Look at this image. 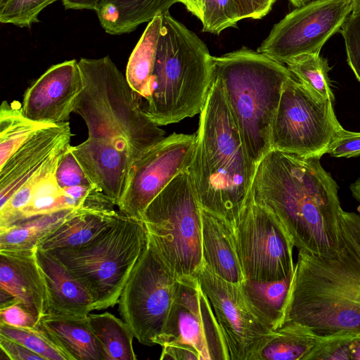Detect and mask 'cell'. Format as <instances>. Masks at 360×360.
<instances>
[{"instance_id":"obj_34","label":"cell","mask_w":360,"mask_h":360,"mask_svg":"<svg viewBox=\"0 0 360 360\" xmlns=\"http://www.w3.org/2000/svg\"><path fill=\"white\" fill-rule=\"evenodd\" d=\"M57 1L6 0L0 6V22L30 28L39 21L38 16L43 10Z\"/></svg>"},{"instance_id":"obj_45","label":"cell","mask_w":360,"mask_h":360,"mask_svg":"<svg viewBox=\"0 0 360 360\" xmlns=\"http://www.w3.org/2000/svg\"><path fill=\"white\" fill-rule=\"evenodd\" d=\"M6 0H0V6H1Z\"/></svg>"},{"instance_id":"obj_17","label":"cell","mask_w":360,"mask_h":360,"mask_svg":"<svg viewBox=\"0 0 360 360\" xmlns=\"http://www.w3.org/2000/svg\"><path fill=\"white\" fill-rule=\"evenodd\" d=\"M72 136L69 122L44 128L21 146L0 167V207L61 148L70 144Z\"/></svg>"},{"instance_id":"obj_4","label":"cell","mask_w":360,"mask_h":360,"mask_svg":"<svg viewBox=\"0 0 360 360\" xmlns=\"http://www.w3.org/2000/svg\"><path fill=\"white\" fill-rule=\"evenodd\" d=\"M196 134L188 170L199 203L233 225L251 192L257 165L248 153L222 84L214 76Z\"/></svg>"},{"instance_id":"obj_1","label":"cell","mask_w":360,"mask_h":360,"mask_svg":"<svg viewBox=\"0 0 360 360\" xmlns=\"http://www.w3.org/2000/svg\"><path fill=\"white\" fill-rule=\"evenodd\" d=\"M83 89L73 112L88 138L70 150L90 182L118 206L136 161L165 138L141 110L125 75L108 56L78 61Z\"/></svg>"},{"instance_id":"obj_26","label":"cell","mask_w":360,"mask_h":360,"mask_svg":"<svg viewBox=\"0 0 360 360\" xmlns=\"http://www.w3.org/2000/svg\"><path fill=\"white\" fill-rule=\"evenodd\" d=\"M77 210H65L39 215L0 228V250H28L37 247L41 239Z\"/></svg>"},{"instance_id":"obj_36","label":"cell","mask_w":360,"mask_h":360,"mask_svg":"<svg viewBox=\"0 0 360 360\" xmlns=\"http://www.w3.org/2000/svg\"><path fill=\"white\" fill-rule=\"evenodd\" d=\"M56 178L61 188L92 184L70 150L69 144L58 164Z\"/></svg>"},{"instance_id":"obj_16","label":"cell","mask_w":360,"mask_h":360,"mask_svg":"<svg viewBox=\"0 0 360 360\" xmlns=\"http://www.w3.org/2000/svg\"><path fill=\"white\" fill-rule=\"evenodd\" d=\"M82 89L77 60L53 65L27 89L21 103L22 111L27 117L37 122H68Z\"/></svg>"},{"instance_id":"obj_47","label":"cell","mask_w":360,"mask_h":360,"mask_svg":"<svg viewBox=\"0 0 360 360\" xmlns=\"http://www.w3.org/2000/svg\"><path fill=\"white\" fill-rule=\"evenodd\" d=\"M292 1H290V3L292 2Z\"/></svg>"},{"instance_id":"obj_3","label":"cell","mask_w":360,"mask_h":360,"mask_svg":"<svg viewBox=\"0 0 360 360\" xmlns=\"http://www.w3.org/2000/svg\"><path fill=\"white\" fill-rule=\"evenodd\" d=\"M340 229L337 256L299 250L278 327L296 322L319 335L360 330V211L342 210Z\"/></svg>"},{"instance_id":"obj_24","label":"cell","mask_w":360,"mask_h":360,"mask_svg":"<svg viewBox=\"0 0 360 360\" xmlns=\"http://www.w3.org/2000/svg\"><path fill=\"white\" fill-rule=\"evenodd\" d=\"M319 338L304 325L285 323L271 331L252 360H307Z\"/></svg>"},{"instance_id":"obj_44","label":"cell","mask_w":360,"mask_h":360,"mask_svg":"<svg viewBox=\"0 0 360 360\" xmlns=\"http://www.w3.org/2000/svg\"><path fill=\"white\" fill-rule=\"evenodd\" d=\"M352 3V12L360 10V0H351Z\"/></svg>"},{"instance_id":"obj_30","label":"cell","mask_w":360,"mask_h":360,"mask_svg":"<svg viewBox=\"0 0 360 360\" xmlns=\"http://www.w3.org/2000/svg\"><path fill=\"white\" fill-rule=\"evenodd\" d=\"M286 67L295 77L316 96L334 101L330 87L328 66L326 58L320 53H305L289 60Z\"/></svg>"},{"instance_id":"obj_40","label":"cell","mask_w":360,"mask_h":360,"mask_svg":"<svg viewBox=\"0 0 360 360\" xmlns=\"http://www.w3.org/2000/svg\"><path fill=\"white\" fill-rule=\"evenodd\" d=\"M1 351L11 360H44L20 342L0 334Z\"/></svg>"},{"instance_id":"obj_32","label":"cell","mask_w":360,"mask_h":360,"mask_svg":"<svg viewBox=\"0 0 360 360\" xmlns=\"http://www.w3.org/2000/svg\"><path fill=\"white\" fill-rule=\"evenodd\" d=\"M360 360V330L320 335L307 360Z\"/></svg>"},{"instance_id":"obj_11","label":"cell","mask_w":360,"mask_h":360,"mask_svg":"<svg viewBox=\"0 0 360 360\" xmlns=\"http://www.w3.org/2000/svg\"><path fill=\"white\" fill-rule=\"evenodd\" d=\"M232 226L245 280L276 281L292 275L295 246L269 207L250 193Z\"/></svg>"},{"instance_id":"obj_39","label":"cell","mask_w":360,"mask_h":360,"mask_svg":"<svg viewBox=\"0 0 360 360\" xmlns=\"http://www.w3.org/2000/svg\"><path fill=\"white\" fill-rule=\"evenodd\" d=\"M276 0H233L239 20L261 19L269 13Z\"/></svg>"},{"instance_id":"obj_5","label":"cell","mask_w":360,"mask_h":360,"mask_svg":"<svg viewBox=\"0 0 360 360\" xmlns=\"http://www.w3.org/2000/svg\"><path fill=\"white\" fill-rule=\"evenodd\" d=\"M212 56L195 33L169 11L162 26L152 75L139 104L159 126L201 112L212 84Z\"/></svg>"},{"instance_id":"obj_38","label":"cell","mask_w":360,"mask_h":360,"mask_svg":"<svg viewBox=\"0 0 360 360\" xmlns=\"http://www.w3.org/2000/svg\"><path fill=\"white\" fill-rule=\"evenodd\" d=\"M327 153L335 158L360 156V132L342 128L330 143Z\"/></svg>"},{"instance_id":"obj_28","label":"cell","mask_w":360,"mask_h":360,"mask_svg":"<svg viewBox=\"0 0 360 360\" xmlns=\"http://www.w3.org/2000/svg\"><path fill=\"white\" fill-rule=\"evenodd\" d=\"M90 326L101 342L105 360H136L133 348L134 338L128 325L112 314L88 315Z\"/></svg>"},{"instance_id":"obj_14","label":"cell","mask_w":360,"mask_h":360,"mask_svg":"<svg viewBox=\"0 0 360 360\" xmlns=\"http://www.w3.org/2000/svg\"><path fill=\"white\" fill-rule=\"evenodd\" d=\"M212 307L230 360H252L273 330L240 284L226 281L203 263L195 275Z\"/></svg>"},{"instance_id":"obj_8","label":"cell","mask_w":360,"mask_h":360,"mask_svg":"<svg viewBox=\"0 0 360 360\" xmlns=\"http://www.w3.org/2000/svg\"><path fill=\"white\" fill-rule=\"evenodd\" d=\"M201 208L186 169L160 191L141 216L150 242L179 276H195L203 264Z\"/></svg>"},{"instance_id":"obj_41","label":"cell","mask_w":360,"mask_h":360,"mask_svg":"<svg viewBox=\"0 0 360 360\" xmlns=\"http://www.w3.org/2000/svg\"><path fill=\"white\" fill-rule=\"evenodd\" d=\"M162 348L161 360H202L198 352L189 345L167 344Z\"/></svg>"},{"instance_id":"obj_29","label":"cell","mask_w":360,"mask_h":360,"mask_svg":"<svg viewBox=\"0 0 360 360\" xmlns=\"http://www.w3.org/2000/svg\"><path fill=\"white\" fill-rule=\"evenodd\" d=\"M291 277L276 281L245 280L240 283L252 306L273 330L279 326Z\"/></svg>"},{"instance_id":"obj_35","label":"cell","mask_w":360,"mask_h":360,"mask_svg":"<svg viewBox=\"0 0 360 360\" xmlns=\"http://www.w3.org/2000/svg\"><path fill=\"white\" fill-rule=\"evenodd\" d=\"M347 63L360 82V10L352 12L341 27Z\"/></svg>"},{"instance_id":"obj_33","label":"cell","mask_w":360,"mask_h":360,"mask_svg":"<svg viewBox=\"0 0 360 360\" xmlns=\"http://www.w3.org/2000/svg\"><path fill=\"white\" fill-rule=\"evenodd\" d=\"M0 334L20 342L44 360H70L39 325L34 328H23L0 323Z\"/></svg>"},{"instance_id":"obj_10","label":"cell","mask_w":360,"mask_h":360,"mask_svg":"<svg viewBox=\"0 0 360 360\" xmlns=\"http://www.w3.org/2000/svg\"><path fill=\"white\" fill-rule=\"evenodd\" d=\"M179 278L148 238L118 301L122 319L141 344L155 345L169 313Z\"/></svg>"},{"instance_id":"obj_13","label":"cell","mask_w":360,"mask_h":360,"mask_svg":"<svg viewBox=\"0 0 360 360\" xmlns=\"http://www.w3.org/2000/svg\"><path fill=\"white\" fill-rule=\"evenodd\" d=\"M194 347L202 360H230L229 349L211 303L196 276L179 278L169 313L155 345Z\"/></svg>"},{"instance_id":"obj_25","label":"cell","mask_w":360,"mask_h":360,"mask_svg":"<svg viewBox=\"0 0 360 360\" xmlns=\"http://www.w3.org/2000/svg\"><path fill=\"white\" fill-rule=\"evenodd\" d=\"M162 26V15L150 20L129 56L125 77L138 103L144 97L152 75Z\"/></svg>"},{"instance_id":"obj_20","label":"cell","mask_w":360,"mask_h":360,"mask_svg":"<svg viewBox=\"0 0 360 360\" xmlns=\"http://www.w3.org/2000/svg\"><path fill=\"white\" fill-rule=\"evenodd\" d=\"M110 200L89 203L77 209L68 219L41 239L37 248L50 251L84 245L112 225L119 211Z\"/></svg>"},{"instance_id":"obj_19","label":"cell","mask_w":360,"mask_h":360,"mask_svg":"<svg viewBox=\"0 0 360 360\" xmlns=\"http://www.w3.org/2000/svg\"><path fill=\"white\" fill-rule=\"evenodd\" d=\"M36 255L47 289L46 315L84 316L95 310L89 292L55 255L37 247Z\"/></svg>"},{"instance_id":"obj_15","label":"cell","mask_w":360,"mask_h":360,"mask_svg":"<svg viewBox=\"0 0 360 360\" xmlns=\"http://www.w3.org/2000/svg\"><path fill=\"white\" fill-rule=\"evenodd\" d=\"M197 134L174 132L149 149L134 164L119 212L141 219L150 202L179 174L190 167Z\"/></svg>"},{"instance_id":"obj_37","label":"cell","mask_w":360,"mask_h":360,"mask_svg":"<svg viewBox=\"0 0 360 360\" xmlns=\"http://www.w3.org/2000/svg\"><path fill=\"white\" fill-rule=\"evenodd\" d=\"M0 323L17 328H34L38 326L39 320L15 300L1 306Z\"/></svg>"},{"instance_id":"obj_6","label":"cell","mask_w":360,"mask_h":360,"mask_svg":"<svg viewBox=\"0 0 360 360\" xmlns=\"http://www.w3.org/2000/svg\"><path fill=\"white\" fill-rule=\"evenodd\" d=\"M293 75L267 56L242 47L212 56V76L223 86L248 153L257 166L271 150V130L282 90Z\"/></svg>"},{"instance_id":"obj_42","label":"cell","mask_w":360,"mask_h":360,"mask_svg":"<svg viewBox=\"0 0 360 360\" xmlns=\"http://www.w3.org/2000/svg\"><path fill=\"white\" fill-rule=\"evenodd\" d=\"M102 0H62L65 9L96 11Z\"/></svg>"},{"instance_id":"obj_23","label":"cell","mask_w":360,"mask_h":360,"mask_svg":"<svg viewBox=\"0 0 360 360\" xmlns=\"http://www.w3.org/2000/svg\"><path fill=\"white\" fill-rule=\"evenodd\" d=\"M177 0H102L95 11L103 30L119 35L134 31L155 16L169 11Z\"/></svg>"},{"instance_id":"obj_18","label":"cell","mask_w":360,"mask_h":360,"mask_svg":"<svg viewBox=\"0 0 360 360\" xmlns=\"http://www.w3.org/2000/svg\"><path fill=\"white\" fill-rule=\"evenodd\" d=\"M36 251L37 247L0 250V290L20 302L40 321L47 314L48 295Z\"/></svg>"},{"instance_id":"obj_9","label":"cell","mask_w":360,"mask_h":360,"mask_svg":"<svg viewBox=\"0 0 360 360\" xmlns=\"http://www.w3.org/2000/svg\"><path fill=\"white\" fill-rule=\"evenodd\" d=\"M343 127L333 101L320 98L292 76L285 83L271 130V150L321 158Z\"/></svg>"},{"instance_id":"obj_7","label":"cell","mask_w":360,"mask_h":360,"mask_svg":"<svg viewBox=\"0 0 360 360\" xmlns=\"http://www.w3.org/2000/svg\"><path fill=\"white\" fill-rule=\"evenodd\" d=\"M148 242L141 219L119 212L114 223L89 243L50 250L89 292L95 310L113 307Z\"/></svg>"},{"instance_id":"obj_21","label":"cell","mask_w":360,"mask_h":360,"mask_svg":"<svg viewBox=\"0 0 360 360\" xmlns=\"http://www.w3.org/2000/svg\"><path fill=\"white\" fill-rule=\"evenodd\" d=\"M203 263L222 279L240 284L245 281L232 224L201 208Z\"/></svg>"},{"instance_id":"obj_43","label":"cell","mask_w":360,"mask_h":360,"mask_svg":"<svg viewBox=\"0 0 360 360\" xmlns=\"http://www.w3.org/2000/svg\"><path fill=\"white\" fill-rule=\"evenodd\" d=\"M310 0H293V1L291 3V4L296 8L302 6L304 5L305 4L309 2Z\"/></svg>"},{"instance_id":"obj_2","label":"cell","mask_w":360,"mask_h":360,"mask_svg":"<svg viewBox=\"0 0 360 360\" xmlns=\"http://www.w3.org/2000/svg\"><path fill=\"white\" fill-rule=\"evenodd\" d=\"M320 159L271 150L257 166L250 193L276 214L298 250L333 257L342 246V209Z\"/></svg>"},{"instance_id":"obj_46","label":"cell","mask_w":360,"mask_h":360,"mask_svg":"<svg viewBox=\"0 0 360 360\" xmlns=\"http://www.w3.org/2000/svg\"><path fill=\"white\" fill-rule=\"evenodd\" d=\"M292 1H293V0L292 1ZM292 2H291V3H292Z\"/></svg>"},{"instance_id":"obj_27","label":"cell","mask_w":360,"mask_h":360,"mask_svg":"<svg viewBox=\"0 0 360 360\" xmlns=\"http://www.w3.org/2000/svg\"><path fill=\"white\" fill-rule=\"evenodd\" d=\"M55 124L34 121L22 111L21 104L3 101L0 107V167L41 129Z\"/></svg>"},{"instance_id":"obj_12","label":"cell","mask_w":360,"mask_h":360,"mask_svg":"<svg viewBox=\"0 0 360 360\" xmlns=\"http://www.w3.org/2000/svg\"><path fill=\"white\" fill-rule=\"evenodd\" d=\"M351 12V0L310 1L275 24L257 51L283 64L302 54L320 53Z\"/></svg>"},{"instance_id":"obj_22","label":"cell","mask_w":360,"mask_h":360,"mask_svg":"<svg viewBox=\"0 0 360 360\" xmlns=\"http://www.w3.org/2000/svg\"><path fill=\"white\" fill-rule=\"evenodd\" d=\"M39 327L68 355L70 360H105L104 351L88 316L45 315Z\"/></svg>"},{"instance_id":"obj_31","label":"cell","mask_w":360,"mask_h":360,"mask_svg":"<svg viewBox=\"0 0 360 360\" xmlns=\"http://www.w3.org/2000/svg\"><path fill=\"white\" fill-rule=\"evenodd\" d=\"M177 1L200 20L205 32L218 34L240 21L233 0Z\"/></svg>"}]
</instances>
